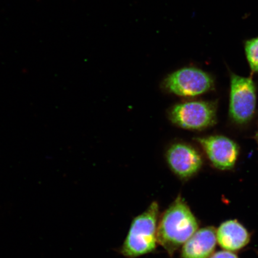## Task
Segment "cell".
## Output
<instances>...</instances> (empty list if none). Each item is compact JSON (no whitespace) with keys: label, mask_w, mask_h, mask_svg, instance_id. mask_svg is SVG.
Segmentation results:
<instances>
[{"label":"cell","mask_w":258,"mask_h":258,"mask_svg":"<svg viewBox=\"0 0 258 258\" xmlns=\"http://www.w3.org/2000/svg\"><path fill=\"white\" fill-rule=\"evenodd\" d=\"M217 103L215 101H191L179 103L169 111L174 124L191 131H202L211 127L217 121Z\"/></svg>","instance_id":"3"},{"label":"cell","mask_w":258,"mask_h":258,"mask_svg":"<svg viewBox=\"0 0 258 258\" xmlns=\"http://www.w3.org/2000/svg\"><path fill=\"white\" fill-rule=\"evenodd\" d=\"M256 106V90L250 77L231 73L229 114L238 124H244L252 119Z\"/></svg>","instance_id":"4"},{"label":"cell","mask_w":258,"mask_h":258,"mask_svg":"<svg viewBox=\"0 0 258 258\" xmlns=\"http://www.w3.org/2000/svg\"><path fill=\"white\" fill-rule=\"evenodd\" d=\"M159 217V203L153 202L132 221L121 247V254L127 258H136L156 250Z\"/></svg>","instance_id":"2"},{"label":"cell","mask_w":258,"mask_h":258,"mask_svg":"<svg viewBox=\"0 0 258 258\" xmlns=\"http://www.w3.org/2000/svg\"><path fill=\"white\" fill-rule=\"evenodd\" d=\"M217 244L216 228L212 226L199 228L183 245L180 258H209Z\"/></svg>","instance_id":"9"},{"label":"cell","mask_w":258,"mask_h":258,"mask_svg":"<svg viewBox=\"0 0 258 258\" xmlns=\"http://www.w3.org/2000/svg\"><path fill=\"white\" fill-rule=\"evenodd\" d=\"M244 49L251 72L258 73V37L245 42Z\"/></svg>","instance_id":"10"},{"label":"cell","mask_w":258,"mask_h":258,"mask_svg":"<svg viewBox=\"0 0 258 258\" xmlns=\"http://www.w3.org/2000/svg\"><path fill=\"white\" fill-rule=\"evenodd\" d=\"M199 229V222L188 203L179 195L160 216L158 244L171 257Z\"/></svg>","instance_id":"1"},{"label":"cell","mask_w":258,"mask_h":258,"mask_svg":"<svg viewBox=\"0 0 258 258\" xmlns=\"http://www.w3.org/2000/svg\"><path fill=\"white\" fill-rule=\"evenodd\" d=\"M256 140H257V144H258V131L257 132V134H256Z\"/></svg>","instance_id":"12"},{"label":"cell","mask_w":258,"mask_h":258,"mask_svg":"<svg viewBox=\"0 0 258 258\" xmlns=\"http://www.w3.org/2000/svg\"><path fill=\"white\" fill-rule=\"evenodd\" d=\"M166 91L181 97L205 94L214 88V80L208 73L195 67L182 68L164 80Z\"/></svg>","instance_id":"5"},{"label":"cell","mask_w":258,"mask_h":258,"mask_svg":"<svg viewBox=\"0 0 258 258\" xmlns=\"http://www.w3.org/2000/svg\"><path fill=\"white\" fill-rule=\"evenodd\" d=\"M167 164L177 177L182 180L191 179L202 169V155L195 147L185 143L173 144L166 153Z\"/></svg>","instance_id":"7"},{"label":"cell","mask_w":258,"mask_h":258,"mask_svg":"<svg viewBox=\"0 0 258 258\" xmlns=\"http://www.w3.org/2000/svg\"><path fill=\"white\" fill-rule=\"evenodd\" d=\"M217 243L222 249L236 252L249 244L251 234L247 229L236 219L222 222L216 229Z\"/></svg>","instance_id":"8"},{"label":"cell","mask_w":258,"mask_h":258,"mask_svg":"<svg viewBox=\"0 0 258 258\" xmlns=\"http://www.w3.org/2000/svg\"><path fill=\"white\" fill-rule=\"evenodd\" d=\"M209 258H239L236 254L232 251L222 250L215 252Z\"/></svg>","instance_id":"11"},{"label":"cell","mask_w":258,"mask_h":258,"mask_svg":"<svg viewBox=\"0 0 258 258\" xmlns=\"http://www.w3.org/2000/svg\"><path fill=\"white\" fill-rule=\"evenodd\" d=\"M195 140L201 145L210 163L215 169L225 171L234 168L240 150L234 141L222 135L199 137Z\"/></svg>","instance_id":"6"}]
</instances>
